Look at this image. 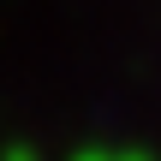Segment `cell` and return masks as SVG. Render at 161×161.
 Here are the masks:
<instances>
[{
    "label": "cell",
    "instance_id": "obj_1",
    "mask_svg": "<svg viewBox=\"0 0 161 161\" xmlns=\"http://www.w3.org/2000/svg\"><path fill=\"white\" fill-rule=\"evenodd\" d=\"M84 161H108V155H84Z\"/></svg>",
    "mask_w": 161,
    "mask_h": 161
}]
</instances>
